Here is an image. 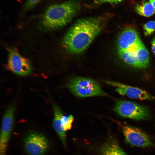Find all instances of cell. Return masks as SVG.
<instances>
[{"mask_svg":"<svg viewBox=\"0 0 155 155\" xmlns=\"http://www.w3.org/2000/svg\"><path fill=\"white\" fill-rule=\"evenodd\" d=\"M117 53L120 59L128 65L136 68L142 69L137 59L135 53L121 50L117 51Z\"/></svg>","mask_w":155,"mask_h":155,"instance_id":"obj_13","label":"cell"},{"mask_svg":"<svg viewBox=\"0 0 155 155\" xmlns=\"http://www.w3.org/2000/svg\"></svg>","mask_w":155,"mask_h":155,"instance_id":"obj_22","label":"cell"},{"mask_svg":"<svg viewBox=\"0 0 155 155\" xmlns=\"http://www.w3.org/2000/svg\"><path fill=\"white\" fill-rule=\"evenodd\" d=\"M41 0H27L25 3L23 11L26 12L33 8Z\"/></svg>","mask_w":155,"mask_h":155,"instance_id":"obj_18","label":"cell"},{"mask_svg":"<svg viewBox=\"0 0 155 155\" xmlns=\"http://www.w3.org/2000/svg\"><path fill=\"white\" fill-rule=\"evenodd\" d=\"M142 42L137 31L131 28L124 29L117 40V51L127 50L136 46Z\"/></svg>","mask_w":155,"mask_h":155,"instance_id":"obj_10","label":"cell"},{"mask_svg":"<svg viewBox=\"0 0 155 155\" xmlns=\"http://www.w3.org/2000/svg\"><path fill=\"white\" fill-rule=\"evenodd\" d=\"M104 81L110 85L116 87V91L121 95L142 100H150L153 98L148 92L140 88L115 81L110 80Z\"/></svg>","mask_w":155,"mask_h":155,"instance_id":"obj_9","label":"cell"},{"mask_svg":"<svg viewBox=\"0 0 155 155\" xmlns=\"http://www.w3.org/2000/svg\"><path fill=\"white\" fill-rule=\"evenodd\" d=\"M24 145L26 151L30 155H44L49 148L46 137L41 133L32 131L26 135Z\"/></svg>","mask_w":155,"mask_h":155,"instance_id":"obj_6","label":"cell"},{"mask_svg":"<svg viewBox=\"0 0 155 155\" xmlns=\"http://www.w3.org/2000/svg\"><path fill=\"white\" fill-rule=\"evenodd\" d=\"M104 17L82 18L76 21L63 38L62 43L69 53H81L89 46L106 26Z\"/></svg>","mask_w":155,"mask_h":155,"instance_id":"obj_1","label":"cell"},{"mask_svg":"<svg viewBox=\"0 0 155 155\" xmlns=\"http://www.w3.org/2000/svg\"><path fill=\"white\" fill-rule=\"evenodd\" d=\"M150 2L155 9V0H150Z\"/></svg>","mask_w":155,"mask_h":155,"instance_id":"obj_21","label":"cell"},{"mask_svg":"<svg viewBox=\"0 0 155 155\" xmlns=\"http://www.w3.org/2000/svg\"><path fill=\"white\" fill-rule=\"evenodd\" d=\"M124 0H97L98 3H109L116 4L120 3Z\"/></svg>","mask_w":155,"mask_h":155,"instance_id":"obj_19","label":"cell"},{"mask_svg":"<svg viewBox=\"0 0 155 155\" xmlns=\"http://www.w3.org/2000/svg\"><path fill=\"white\" fill-rule=\"evenodd\" d=\"M135 54L142 69L147 68L149 63V55L148 51L143 44L136 50Z\"/></svg>","mask_w":155,"mask_h":155,"instance_id":"obj_14","label":"cell"},{"mask_svg":"<svg viewBox=\"0 0 155 155\" xmlns=\"http://www.w3.org/2000/svg\"><path fill=\"white\" fill-rule=\"evenodd\" d=\"M125 142L129 144L141 148H155V144L144 131L138 127L120 124Z\"/></svg>","mask_w":155,"mask_h":155,"instance_id":"obj_5","label":"cell"},{"mask_svg":"<svg viewBox=\"0 0 155 155\" xmlns=\"http://www.w3.org/2000/svg\"><path fill=\"white\" fill-rule=\"evenodd\" d=\"M99 155H128L122 149L116 139L110 137L97 149Z\"/></svg>","mask_w":155,"mask_h":155,"instance_id":"obj_11","label":"cell"},{"mask_svg":"<svg viewBox=\"0 0 155 155\" xmlns=\"http://www.w3.org/2000/svg\"><path fill=\"white\" fill-rule=\"evenodd\" d=\"M74 120L73 117L72 115L67 116L63 114L60 121L61 127L65 131L71 129Z\"/></svg>","mask_w":155,"mask_h":155,"instance_id":"obj_16","label":"cell"},{"mask_svg":"<svg viewBox=\"0 0 155 155\" xmlns=\"http://www.w3.org/2000/svg\"><path fill=\"white\" fill-rule=\"evenodd\" d=\"M67 86L72 93L79 97L107 96L99 84L90 78L79 77L74 78L68 82Z\"/></svg>","mask_w":155,"mask_h":155,"instance_id":"obj_3","label":"cell"},{"mask_svg":"<svg viewBox=\"0 0 155 155\" xmlns=\"http://www.w3.org/2000/svg\"><path fill=\"white\" fill-rule=\"evenodd\" d=\"M144 34L147 36L152 34L155 31V21H149L143 25Z\"/></svg>","mask_w":155,"mask_h":155,"instance_id":"obj_17","label":"cell"},{"mask_svg":"<svg viewBox=\"0 0 155 155\" xmlns=\"http://www.w3.org/2000/svg\"><path fill=\"white\" fill-rule=\"evenodd\" d=\"M135 9L137 13L146 17H150L155 13V9L150 2H146L137 4Z\"/></svg>","mask_w":155,"mask_h":155,"instance_id":"obj_15","label":"cell"},{"mask_svg":"<svg viewBox=\"0 0 155 155\" xmlns=\"http://www.w3.org/2000/svg\"><path fill=\"white\" fill-rule=\"evenodd\" d=\"M151 49L153 53L155 55V35L153 38L151 42Z\"/></svg>","mask_w":155,"mask_h":155,"instance_id":"obj_20","label":"cell"},{"mask_svg":"<svg viewBox=\"0 0 155 155\" xmlns=\"http://www.w3.org/2000/svg\"><path fill=\"white\" fill-rule=\"evenodd\" d=\"M53 108L54 111V118L53 125L54 129L57 133L63 145L66 146V131L61 127L60 125L61 117L63 114L59 107L53 103Z\"/></svg>","mask_w":155,"mask_h":155,"instance_id":"obj_12","label":"cell"},{"mask_svg":"<svg viewBox=\"0 0 155 155\" xmlns=\"http://www.w3.org/2000/svg\"><path fill=\"white\" fill-rule=\"evenodd\" d=\"M7 67L10 71L21 76L27 75L31 71L29 60L22 56L15 48L9 50Z\"/></svg>","mask_w":155,"mask_h":155,"instance_id":"obj_7","label":"cell"},{"mask_svg":"<svg viewBox=\"0 0 155 155\" xmlns=\"http://www.w3.org/2000/svg\"><path fill=\"white\" fill-rule=\"evenodd\" d=\"M80 9V4L76 0H69L51 5L44 12L41 24L48 30L58 29L70 22Z\"/></svg>","mask_w":155,"mask_h":155,"instance_id":"obj_2","label":"cell"},{"mask_svg":"<svg viewBox=\"0 0 155 155\" xmlns=\"http://www.w3.org/2000/svg\"><path fill=\"white\" fill-rule=\"evenodd\" d=\"M15 110L14 105H11L3 118L0 138V155H5L13 128Z\"/></svg>","mask_w":155,"mask_h":155,"instance_id":"obj_8","label":"cell"},{"mask_svg":"<svg viewBox=\"0 0 155 155\" xmlns=\"http://www.w3.org/2000/svg\"><path fill=\"white\" fill-rule=\"evenodd\" d=\"M114 109L121 117L135 120H147L150 116V112L147 108L130 101H117Z\"/></svg>","mask_w":155,"mask_h":155,"instance_id":"obj_4","label":"cell"}]
</instances>
